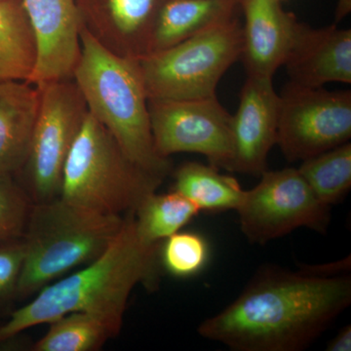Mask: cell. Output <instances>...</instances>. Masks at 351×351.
I'll use <instances>...</instances> for the list:
<instances>
[{"label": "cell", "instance_id": "obj_1", "mask_svg": "<svg viewBox=\"0 0 351 351\" xmlns=\"http://www.w3.org/2000/svg\"><path fill=\"white\" fill-rule=\"evenodd\" d=\"M350 304V276L269 265L230 306L203 321L197 332L235 351H302Z\"/></svg>", "mask_w": 351, "mask_h": 351}, {"label": "cell", "instance_id": "obj_2", "mask_svg": "<svg viewBox=\"0 0 351 351\" xmlns=\"http://www.w3.org/2000/svg\"><path fill=\"white\" fill-rule=\"evenodd\" d=\"M160 243L138 239L133 212L121 232L93 262L48 284L0 326V343L21 332L75 311L99 314L122 324L127 302L138 284L157 285Z\"/></svg>", "mask_w": 351, "mask_h": 351}, {"label": "cell", "instance_id": "obj_3", "mask_svg": "<svg viewBox=\"0 0 351 351\" xmlns=\"http://www.w3.org/2000/svg\"><path fill=\"white\" fill-rule=\"evenodd\" d=\"M71 78L88 112L112 134L132 161L152 174H169V158L159 156L154 147L138 60L113 54L82 27L80 54Z\"/></svg>", "mask_w": 351, "mask_h": 351}, {"label": "cell", "instance_id": "obj_4", "mask_svg": "<svg viewBox=\"0 0 351 351\" xmlns=\"http://www.w3.org/2000/svg\"><path fill=\"white\" fill-rule=\"evenodd\" d=\"M124 221L125 217L100 213L61 197L32 203L23 235L25 256L16 299L36 295L93 262L114 241Z\"/></svg>", "mask_w": 351, "mask_h": 351}, {"label": "cell", "instance_id": "obj_5", "mask_svg": "<svg viewBox=\"0 0 351 351\" xmlns=\"http://www.w3.org/2000/svg\"><path fill=\"white\" fill-rule=\"evenodd\" d=\"M163 180L132 161L112 134L88 112L64 163L59 197L121 216L135 211Z\"/></svg>", "mask_w": 351, "mask_h": 351}, {"label": "cell", "instance_id": "obj_6", "mask_svg": "<svg viewBox=\"0 0 351 351\" xmlns=\"http://www.w3.org/2000/svg\"><path fill=\"white\" fill-rule=\"evenodd\" d=\"M241 53L242 25L235 13L172 47L138 60L147 98L216 96L219 80Z\"/></svg>", "mask_w": 351, "mask_h": 351}, {"label": "cell", "instance_id": "obj_7", "mask_svg": "<svg viewBox=\"0 0 351 351\" xmlns=\"http://www.w3.org/2000/svg\"><path fill=\"white\" fill-rule=\"evenodd\" d=\"M40 101L24 166L23 189L32 203L59 197L64 163L88 114L73 78L38 87Z\"/></svg>", "mask_w": 351, "mask_h": 351}, {"label": "cell", "instance_id": "obj_8", "mask_svg": "<svg viewBox=\"0 0 351 351\" xmlns=\"http://www.w3.org/2000/svg\"><path fill=\"white\" fill-rule=\"evenodd\" d=\"M261 178L255 188L245 191L235 210L251 243L265 245L300 228L326 232L331 207L316 197L299 170H267Z\"/></svg>", "mask_w": 351, "mask_h": 351}, {"label": "cell", "instance_id": "obj_9", "mask_svg": "<svg viewBox=\"0 0 351 351\" xmlns=\"http://www.w3.org/2000/svg\"><path fill=\"white\" fill-rule=\"evenodd\" d=\"M279 97L276 145L290 162H302L350 142V90L328 91L289 82Z\"/></svg>", "mask_w": 351, "mask_h": 351}, {"label": "cell", "instance_id": "obj_10", "mask_svg": "<svg viewBox=\"0 0 351 351\" xmlns=\"http://www.w3.org/2000/svg\"><path fill=\"white\" fill-rule=\"evenodd\" d=\"M154 147L169 158L180 152L202 154L211 165L232 172V114L217 96L189 100H149Z\"/></svg>", "mask_w": 351, "mask_h": 351}, {"label": "cell", "instance_id": "obj_11", "mask_svg": "<svg viewBox=\"0 0 351 351\" xmlns=\"http://www.w3.org/2000/svg\"><path fill=\"white\" fill-rule=\"evenodd\" d=\"M280 97L272 78L247 76L237 112L232 115V172L260 177L276 145Z\"/></svg>", "mask_w": 351, "mask_h": 351}, {"label": "cell", "instance_id": "obj_12", "mask_svg": "<svg viewBox=\"0 0 351 351\" xmlns=\"http://www.w3.org/2000/svg\"><path fill=\"white\" fill-rule=\"evenodd\" d=\"M38 43V63L29 83L36 87L71 78L80 54L77 0H22Z\"/></svg>", "mask_w": 351, "mask_h": 351}, {"label": "cell", "instance_id": "obj_13", "mask_svg": "<svg viewBox=\"0 0 351 351\" xmlns=\"http://www.w3.org/2000/svg\"><path fill=\"white\" fill-rule=\"evenodd\" d=\"M163 0H77L82 27L119 57L140 60L149 52Z\"/></svg>", "mask_w": 351, "mask_h": 351}, {"label": "cell", "instance_id": "obj_14", "mask_svg": "<svg viewBox=\"0 0 351 351\" xmlns=\"http://www.w3.org/2000/svg\"><path fill=\"white\" fill-rule=\"evenodd\" d=\"M242 53L247 76L274 78L285 63L301 23L278 0H239Z\"/></svg>", "mask_w": 351, "mask_h": 351}, {"label": "cell", "instance_id": "obj_15", "mask_svg": "<svg viewBox=\"0 0 351 351\" xmlns=\"http://www.w3.org/2000/svg\"><path fill=\"white\" fill-rule=\"evenodd\" d=\"M285 66L290 83L320 88L327 83H351V31L337 25L314 29L301 24Z\"/></svg>", "mask_w": 351, "mask_h": 351}, {"label": "cell", "instance_id": "obj_16", "mask_svg": "<svg viewBox=\"0 0 351 351\" xmlns=\"http://www.w3.org/2000/svg\"><path fill=\"white\" fill-rule=\"evenodd\" d=\"M40 90L25 82H0V177L20 172L27 159Z\"/></svg>", "mask_w": 351, "mask_h": 351}, {"label": "cell", "instance_id": "obj_17", "mask_svg": "<svg viewBox=\"0 0 351 351\" xmlns=\"http://www.w3.org/2000/svg\"><path fill=\"white\" fill-rule=\"evenodd\" d=\"M239 9L237 0H163L152 29L149 54L191 38Z\"/></svg>", "mask_w": 351, "mask_h": 351}, {"label": "cell", "instance_id": "obj_18", "mask_svg": "<svg viewBox=\"0 0 351 351\" xmlns=\"http://www.w3.org/2000/svg\"><path fill=\"white\" fill-rule=\"evenodd\" d=\"M38 43L22 0H0V82H29Z\"/></svg>", "mask_w": 351, "mask_h": 351}, {"label": "cell", "instance_id": "obj_19", "mask_svg": "<svg viewBox=\"0 0 351 351\" xmlns=\"http://www.w3.org/2000/svg\"><path fill=\"white\" fill-rule=\"evenodd\" d=\"M173 191L181 193L199 208L200 211L237 210L245 191L232 176L221 174L215 166L186 162L174 173Z\"/></svg>", "mask_w": 351, "mask_h": 351}, {"label": "cell", "instance_id": "obj_20", "mask_svg": "<svg viewBox=\"0 0 351 351\" xmlns=\"http://www.w3.org/2000/svg\"><path fill=\"white\" fill-rule=\"evenodd\" d=\"M34 351H96L119 334L122 324L91 313L75 311L49 323Z\"/></svg>", "mask_w": 351, "mask_h": 351}, {"label": "cell", "instance_id": "obj_21", "mask_svg": "<svg viewBox=\"0 0 351 351\" xmlns=\"http://www.w3.org/2000/svg\"><path fill=\"white\" fill-rule=\"evenodd\" d=\"M195 203L181 193L157 195L145 198L133 212L134 225L138 239L147 244H159L180 232L199 213Z\"/></svg>", "mask_w": 351, "mask_h": 351}, {"label": "cell", "instance_id": "obj_22", "mask_svg": "<svg viewBox=\"0 0 351 351\" xmlns=\"http://www.w3.org/2000/svg\"><path fill=\"white\" fill-rule=\"evenodd\" d=\"M316 197L332 207L343 199L351 188L350 142L302 161L298 168Z\"/></svg>", "mask_w": 351, "mask_h": 351}, {"label": "cell", "instance_id": "obj_23", "mask_svg": "<svg viewBox=\"0 0 351 351\" xmlns=\"http://www.w3.org/2000/svg\"><path fill=\"white\" fill-rule=\"evenodd\" d=\"M209 246L195 232H176L165 239L159 252L163 267L176 277L195 276L206 265Z\"/></svg>", "mask_w": 351, "mask_h": 351}, {"label": "cell", "instance_id": "obj_24", "mask_svg": "<svg viewBox=\"0 0 351 351\" xmlns=\"http://www.w3.org/2000/svg\"><path fill=\"white\" fill-rule=\"evenodd\" d=\"M32 202L12 177H0V243L24 235Z\"/></svg>", "mask_w": 351, "mask_h": 351}, {"label": "cell", "instance_id": "obj_25", "mask_svg": "<svg viewBox=\"0 0 351 351\" xmlns=\"http://www.w3.org/2000/svg\"><path fill=\"white\" fill-rule=\"evenodd\" d=\"M25 256L23 237L0 243V307L16 299Z\"/></svg>", "mask_w": 351, "mask_h": 351}, {"label": "cell", "instance_id": "obj_26", "mask_svg": "<svg viewBox=\"0 0 351 351\" xmlns=\"http://www.w3.org/2000/svg\"><path fill=\"white\" fill-rule=\"evenodd\" d=\"M328 351L351 350V326H346L338 332L327 346Z\"/></svg>", "mask_w": 351, "mask_h": 351}, {"label": "cell", "instance_id": "obj_27", "mask_svg": "<svg viewBox=\"0 0 351 351\" xmlns=\"http://www.w3.org/2000/svg\"><path fill=\"white\" fill-rule=\"evenodd\" d=\"M351 11V0H338L336 9V21L339 22L346 17Z\"/></svg>", "mask_w": 351, "mask_h": 351}, {"label": "cell", "instance_id": "obj_28", "mask_svg": "<svg viewBox=\"0 0 351 351\" xmlns=\"http://www.w3.org/2000/svg\"><path fill=\"white\" fill-rule=\"evenodd\" d=\"M278 1H280V0H278Z\"/></svg>", "mask_w": 351, "mask_h": 351}, {"label": "cell", "instance_id": "obj_29", "mask_svg": "<svg viewBox=\"0 0 351 351\" xmlns=\"http://www.w3.org/2000/svg\"><path fill=\"white\" fill-rule=\"evenodd\" d=\"M237 1H239V0H237Z\"/></svg>", "mask_w": 351, "mask_h": 351}]
</instances>
